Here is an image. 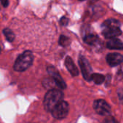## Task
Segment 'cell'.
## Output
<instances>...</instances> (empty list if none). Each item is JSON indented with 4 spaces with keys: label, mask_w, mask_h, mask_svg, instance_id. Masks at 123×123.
Segmentation results:
<instances>
[{
    "label": "cell",
    "mask_w": 123,
    "mask_h": 123,
    "mask_svg": "<svg viewBox=\"0 0 123 123\" xmlns=\"http://www.w3.org/2000/svg\"><path fill=\"white\" fill-rule=\"evenodd\" d=\"M121 24L117 19L111 18L105 21L102 25V34L106 38L112 39L120 35L122 30H120Z\"/></svg>",
    "instance_id": "6da1fadb"
},
{
    "label": "cell",
    "mask_w": 123,
    "mask_h": 123,
    "mask_svg": "<svg viewBox=\"0 0 123 123\" xmlns=\"http://www.w3.org/2000/svg\"><path fill=\"white\" fill-rule=\"evenodd\" d=\"M63 99V93L58 89H50L45 96L43 104L47 111L51 112L53 109Z\"/></svg>",
    "instance_id": "7a4b0ae2"
},
{
    "label": "cell",
    "mask_w": 123,
    "mask_h": 123,
    "mask_svg": "<svg viewBox=\"0 0 123 123\" xmlns=\"http://www.w3.org/2000/svg\"><path fill=\"white\" fill-rule=\"evenodd\" d=\"M33 54L30 50H26L21 55L18 56L14 64V70L16 71H24L27 70L32 63L33 61Z\"/></svg>",
    "instance_id": "3957f363"
},
{
    "label": "cell",
    "mask_w": 123,
    "mask_h": 123,
    "mask_svg": "<svg viewBox=\"0 0 123 123\" xmlns=\"http://www.w3.org/2000/svg\"><path fill=\"white\" fill-rule=\"evenodd\" d=\"M68 112H69V105L68 102L63 100L59 102L51 111L53 117L58 120L65 118L68 115Z\"/></svg>",
    "instance_id": "277c9868"
},
{
    "label": "cell",
    "mask_w": 123,
    "mask_h": 123,
    "mask_svg": "<svg viewBox=\"0 0 123 123\" xmlns=\"http://www.w3.org/2000/svg\"><path fill=\"white\" fill-rule=\"evenodd\" d=\"M94 109L97 114L102 116H110L112 110L110 105L103 99H97L94 102Z\"/></svg>",
    "instance_id": "5b68a950"
},
{
    "label": "cell",
    "mask_w": 123,
    "mask_h": 123,
    "mask_svg": "<svg viewBox=\"0 0 123 123\" xmlns=\"http://www.w3.org/2000/svg\"><path fill=\"white\" fill-rule=\"evenodd\" d=\"M79 63L81 69V72L84 78L87 81H90L92 76L93 74V71L89 61L84 56L81 55L79 58Z\"/></svg>",
    "instance_id": "8992f818"
},
{
    "label": "cell",
    "mask_w": 123,
    "mask_h": 123,
    "mask_svg": "<svg viewBox=\"0 0 123 123\" xmlns=\"http://www.w3.org/2000/svg\"><path fill=\"white\" fill-rule=\"evenodd\" d=\"M47 71L48 73L50 75L51 79L55 83L56 86H58V87H59L61 89H64L66 88V83L64 82L63 79H62V77L61 76V75L59 74L58 71L56 70L55 68H54L53 66H48Z\"/></svg>",
    "instance_id": "52a82bcc"
},
{
    "label": "cell",
    "mask_w": 123,
    "mask_h": 123,
    "mask_svg": "<svg viewBox=\"0 0 123 123\" xmlns=\"http://www.w3.org/2000/svg\"><path fill=\"white\" fill-rule=\"evenodd\" d=\"M107 61L110 66H117L122 63L123 60V55L120 53H110L106 57Z\"/></svg>",
    "instance_id": "ba28073f"
},
{
    "label": "cell",
    "mask_w": 123,
    "mask_h": 123,
    "mask_svg": "<svg viewBox=\"0 0 123 123\" xmlns=\"http://www.w3.org/2000/svg\"><path fill=\"white\" fill-rule=\"evenodd\" d=\"M65 66L67 68V69L68 70V71L70 72V74L74 76H76L79 75V70L76 67V66L75 65L74 61L72 60V58L69 56H67L65 60Z\"/></svg>",
    "instance_id": "9c48e42d"
},
{
    "label": "cell",
    "mask_w": 123,
    "mask_h": 123,
    "mask_svg": "<svg viewBox=\"0 0 123 123\" xmlns=\"http://www.w3.org/2000/svg\"><path fill=\"white\" fill-rule=\"evenodd\" d=\"M107 47L111 50H122L123 48V44L120 39L112 38L107 42Z\"/></svg>",
    "instance_id": "30bf717a"
},
{
    "label": "cell",
    "mask_w": 123,
    "mask_h": 123,
    "mask_svg": "<svg viewBox=\"0 0 123 123\" xmlns=\"http://www.w3.org/2000/svg\"><path fill=\"white\" fill-rule=\"evenodd\" d=\"M84 40L86 43L90 45H96L99 42V38L96 35L89 34L84 37Z\"/></svg>",
    "instance_id": "8fae6325"
},
{
    "label": "cell",
    "mask_w": 123,
    "mask_h": 123,
    "mask_svg": "<svg viewBox=\"0 0 123 123\" xmlns=\"http://www.w3.org/2000/svg\"><path fill=\"white\" fill-rule=\"evenodd\" d=\"M91 80H92L96 84H102L105 80V76H103L102 74H93L91 78Z\"/></svg>",
    "instance_id": "7c38bea8"
},
{
    "label": "cell",
    "mask_w": 123,
    "mask_h": 123,
    "mask_svg": "<svg viewBox=\"0 0 123 123\" xmlns=\"http://www.w3.org/2000/svg\"><path fill=\"white\" fill-rule=\"evenodd\" d=\"M3 33L6 37V39L9 41V42H12L14 38H15V35L14 34V32L8 28H6L3 30Z\"/></svg>",
    "instance_id": "4fadbf2b"
},
{
    "label": "cell",
    "mask_w": 123,
    "mask_h": 123,
    "mask_svg": "<svg viewBox=\"0 0 123 123\" xmlns=\"http://www.w3.org/2000/svg\"><path fill=\"white\" fill-rule=\"evenodd\" d=\"M71 43V40L70 39L64 35H61L60 38H59V45L63 46V47H66L68 45H69Z\"/></svg>",
    "instance_id": "5bb4252c"
},
{
    "label": "cell",
    "mask_w": 123,
    "mask_h": 123,
    "mask_svg": "<svg viewBox=\"0 0 123 123\" xmlns=\"http://www.w3.org/2000/svg\"><path fill=\"white\" fill-rule=\"evenodd\" d=\"M43 84L44 85V86L45 88H49V89H53V86L54 85H56L55 83L54 82V81L52 79H44V81H43Z\"/></svg>",
    "instance_id": "9a60e30c"
},
{
    "label": "cell",
    "mask_w": 123,
    "mask_h": 123,
    "mask_svg": "<svg viewBox=\"0 0 123 123\" xmlns=\"http://www.w3.org/2000/svg\"><path fill=\"white\" fill-rule=\"evenodd\" d=\"M104 123H117V122L116 121V120L113 117L110 115V116H107L106 117Z\"/></svg>",
    "instance_id": "2e32d148"
},
{
    "label": "cell",
    "mask_w": 123,
    "mask_h": 123,
    "mask_svg": "<svg viewBox=\"0 0 123 123\" xmlns=\"http://www.w3.org/2000/svg\"><path fill=\"white\" fill-rule=\"evenodd\" d=\"M68 21H69V19H68L67 17H63L61 19V20H60V24H61V25H63V26H66V25H68Z\"/></svg>",
    "instance_id": "e0dca14e"
},
{
    "label": "cell",
    "mask_w": 123,
    "mask_h": 123,
    "mask_svg": "<svg viewBox=\"0 0 123 123\" xmlns=\"http://www.w3.org/2000/svg\"><path fill=\"white\" fill-rule=\"evenodd\" d=\"M1 4H2L4 7H6V6L9 5V1L8 0H1Z\"/></svg>",
    "instance_id": "ac0fdd59"
},
{
    "label": "cell",
    "mask_w": 123,
    "mask_h": 123,
    "mask_svg": "<svg viewBox=\"0 0 123 123\" xmlns=\"http://www.w3.org/2000/svg\"><path fill=\"white\" fill-rule=\"evenodd\" d=\"M0 51H1V47H0Z\"/></svg>",
    "instance_id": "d6986e66"
}]
</instances>
